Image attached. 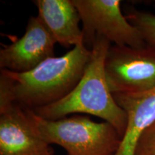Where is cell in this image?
<instances>
[{
	"label": "cell",
	"instance_id": "6da1fadb",
	"mask_svg": "<svg viewBox=\"0 0 155 155\" xmlns=\"http://www.w3.org/2000/svg\"><path fill=\"white\" fill-rule=\"evenodd\" d=\"M91 54L84 44L61 57L48 58L22 73L1 69L0 107L16 103L34 110L65 98L83 77Z\"/></svg>",
	"mask_w": 155,
	"mask_h": 155
},
{
	"label": "cell",
	"instance_id": "7a4b0ae2",
	"mask_svg": "<svg viewBox=\"0 0 155 155\" xmlns=\"http://www.w3.org/2000/svg\"><path fill=\"white\" fill-rule=\"evenodd\" d=\"M111 45L107 38L97 35L83 77L70 94L59 101L34 110L46 120L61 119L70 114H88L111 124L123 138L128 123L126 111L118 105L106 82L104 62Z\"/></svg>",
	"mask_w": 155,
	"mask_h": 155
},
{
	"label": "cell",
	"instance_id": "3957f363",
	"mask_svg": "<svg viewBox=\"0 0 155 155\" xmlns=\"http://www.w3.org/2000/svg\"><path fill=\"white\" fill-rule=\"evenodd\" d=\"M35 119L40 134L49 144L65 149L68 155H115L122 138L108 122H96L84 116L51 121Z\"/></svg>",
	"mask_w": 155,
	"mask_h": 155
},
{
	"label": "cell",
	"instance_id": "277c9868",
	"mask_svg": "<svg viewBox=\"0 0 155 155\" xmlns=\"http://www.w3.org/2000/svg\"><path fill=\"white\" fill-rule=\"evenodd\" d=\"M112 94H139L155 88V47L111 45L104 62Z\"/></svg>",
	"mask_w": 155,
	"mask_h": 155
},
{
	"label": "cell",
	"instance_id": "5b68a950",
	"mask_svg": "<svg viewBox=\"0 0 155 155\" xmlns=\"http://www.w3.org/2000/svg\"><path fill=\"white\" fill-rule=\"evenodd\" d=\"M83 24V44L91 50L97 35L111 43L133 48L147 45L139 31L131 25L121 9L119 0H72Z\"/></svg>",
	"mask_w": 155,
	"mask_h": 155
},
{
	"label": "cell",
	"instance_id": "8992f818",
	"mask_svg": "<svg viewBox=\"0 0 155 155\" xmlns=\"http://www.w3.org/2000/svg\"><path fill=\"white\" fill-rule=\"evenodd\" d=\"M0 155H54L38 130L32 110L16 103L0 107Z\"/></svg>",
	"mask_w": 155,
	"mask_h": 155
},
{
	"label": "cell",
	"instance_id": "52a82bcc",
	"mask_svg": "<svg viewBox=\"0 0 155 155\" xmlns=\"http://www.w3.org/2000/svg\"><path fill=\"white\" fill-rule=\"evenodd\" d=\"M55 44L40 17H31L25 34L0 50V68L19 73L32 71L48 58L54 57Z\"/></svg>",
	"mask_w": 155,
	"mask_h": 155
},
{
	"label": "cell",
	"instance_id": "ba28073f",
	"mask_svg": "<svg viewBox=\"0 0 155 155\" xmlns=\"http://www.w3.org/2000/svg\"><path fill=\"white\" fill-rule=\"evenodd\" d=\"M113 96L128 116L127 129L115 155H134L140 136L155 121V88L139 94H113Z\"/></svg>",
	"mask_w": 155,
	"mask_h": 155
},
{
	"label": "cell",
	"instance_id": "9c48e42d",
	"mask_svg": "<svg viewBox=\"0 0 155 155\" xmlns=\"http://www.w3.org/2000/svg\"><path fill=\"white\" fill-rule=\"evenodd\" d=\"M38 15L56 43L65 48L83 44L81 18L72 0H36Z\"/></svg>",
	"mask_w": 155,
	"mask_h": 155
},
{
	"label": "cell",
	"instance_id": "30bf717a",
	"mask_svg": "<svg viewBox=\"0 0 155 155\" xmlns=\"http://www.w3.org/2000/svg\"><path fill=\"white\" fill-rule=\"evenodd\" d=\"M125 16L139 31L144 42L149 45L155 47V15L129 9Z\"/></svg>",
	"mask_w": 155,
	"mask_h": 155
},
{
	"label": "cell",
	"instance_id": "8fae6325",
	"mask_svg": "<svg viewBox=\"0 0 155 155\" xmlns=\"http://www.w3.org/2000/svg\"><path fill=\"white\" fill-rule=\"evenodd\" d=\"M134 155H155V121L140 136Z\"/></svg>",
	"mask_w": 155,
	"mask_h": 155
}]
</instances>
